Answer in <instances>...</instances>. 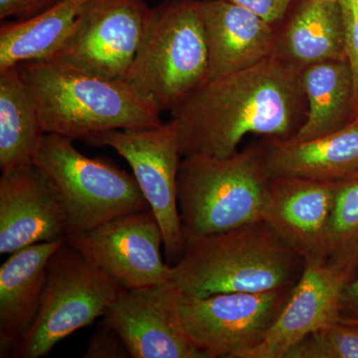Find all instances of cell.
I'll return each mask as SVG.
<instances>
[{
	"mask_svg": "<svg viewBox=\"0 0 358 358\" xmlns=\"http://www.w3.org/2000/svg\"><path fill=\"white\" fill-rule=\"evenodd\" d=\"M45 134L18 66L0 72V169L32 164Z\"/></svg>",
	"mask_w": 358,
	"mask_h": 358,
	"instance_id": "cell-22",
	"label": "cell"
},
{
	"mask_svg": "<svg viewBox=\"0 0 358 358\" xmlns=\"http://www.w3.org/2000/svg\"><path fill=\"white\" fill-rule=\"evenodd\" d=\"M285 358H358V324L341 320L303 339Z\"/></svg>",
	"mask_w": 358,
	"mask_h": 358,
	"instance_id": "cell-24",
	"label": "cell"
},
{
	"mask_svg": "<svg viewBox=\"0 0 358 358\" xmlns=\"http://www.w3.org/2000/svg\"><path fill=\"white\" fill-rule=\"evenodd\" d=\"M67 241L124 289L169 282L171 266L162 255L164 236L150 208L72 233L67 235Z\"/></svg>",
	"mask_w": 358,
	"mask_h": 358,
	"instance_id": "cell-11",
	"label": "cell"
},
{
	"mask_svg": "<svg viewBox=\"0 0 358 358\" xmlns=\"http://www.w3.org/2000/svg\"><path fill=\"white\" fill-rule=\"evenodd\" d=\"M229 1L248 9L275 27L285 20L293 6V0H229Z\"/></svg>",
	"mask_w": 358,
	"mask_h": 358,
	"instance_id": "cell-28",
	"label": "cell"
},
{
	"mask_svg": "<svg viewBox=\"0 0 358 358\" xmlns=\"http://www.w3.org/2000/svg\"><path fill=\"white\" fill-rule=\"evenodd\" d=\"M17 66L45 134L87 141L108 131L162 124L159 110L127 82L92 76L50 60Z\"/></svg>",
	"mask_w": 358,
	"mask_h": 358,
	"instance_id": "cell-3",
	"label": "cell"
},
{
	"mask_svg": "<svg viewBox=\"0 0 358 358\" xmlns=\"http://www.w3.org/2000/svg\"><path fill=\"white\" fill-rule=\"evenodd\" d=\"M150 11L143 0H92L46 60L92 76L126 82Z\"/></svg>",
	"mask_w": 358,
	"mask_h": 358,
	"instance_id": "cell-10",
	"label": "cell"
},
{
	"mask_svg": "<svg viewBox=\"0 0 358 358\" xmlns=\"http://www.w3.org/2000/svg\"><path fill=\"white\" fill-rule=\"evenodd\" d=\"M305 263L264 221L185 240L171 267L178 293L208 296L292 289Z\"/></svg>",
	"mask_w": 358,
	"mask_h": 358,
	"instance_id": "cell-2",
	"label": "cell"
},
{
	"mask_svg": "<svg viewBox=\"0 0 358 358\" xmlns=\"http://www.w3.org/2000/svg\"><path fill=\"white\" fill-rule=\"evenodd\" d=\"M86 141L92 147L113 148L127 160L159 221L166 262L173 266L185 246L178 197V176L182 157L176 122L171 119L154 128L114 129L96 134Z\"/></svg>",
	"mask_w": 358,
	"mask_h": 358,
	"instance_id": "cell-9",
	"label": "cell"
},
{
	"mask_svg": "<svg viewBox=\"0 0 358 358\" xmlns=\"http://www.w3.org/2000/svg\"><path fill=\"white\" fill-rule=\"evenodd\" d=\"M327 264L352 278L358 271V169L334 181Z\"/></svg>",
	"mask_w": 358,
	"mask_h": 358,
	"instance_id": "cell-23",
	"label": "cell"
},
{
	"mask_svg": "<svg viewBox=\"0 0 358 358\" xmlns=\"http://www.w3.org/2000/svg\"><path fill=\"white\" fill-rule=\"evenodd\" d=\"M67 237L14 252L0 267V341L13 343L32 327L38 313L52 256Z\"/></svg>",
	"mask_w": 358,
	"mask_h": 358,
	"instance_id": "cell-18",
	"label": "cell"
},
{
	"mask_svg": "<svg viewBox=\"0 0 358 358\" xmlns=\"http://www.w3.org/2000/svg\"><path fill=\"white\" fill-rule=\"evenodd\" d=\"M345 30L346 61L353 80L352 122L358 120V0H338Z\"/></svg>",
	"mask_w": 358,
	"mask_h": 358,
	"instance_id": "cell-25",
	"label": "cell"
},
{
	"mask_svg": "<svg viewBox=\"0 0 358 358\" xmlns=\"http://www.w3.org/2000/svg\"><path fill=\"white\" fill-rule=\"evenodd\" d=\"M86 358H127L131 357L128 348L119 334L102 320L93 336L90 338Z\"/></svg>",
	"mask_w": 358,
	"mask_h": 358,
	"instance_id": "cell-26",
	"label": "cell"
},
{
	"mask_svg": "<svg viewBox=\"0 0 358 358\" xmlns=\"http://www.w3.org/2000/svg\"><path fill=\"white\" fill-rule=\"evenodd\" d=\"M307 113L303 71L271 55L201 85L171 110V120L181 157H228L248 134L292 138Z\"/></svg>",
	"mask_w": 358,
	"mask_h": 358,
	"instance_id": "cell-1",
	"label": "cell"
},
{
	"mask_svg": "<svg viewBox=\"0 0 358 358\" xmlns=\"http://www.w3.org/2000/svg\"><path fill=\"white\" fill-rule=\"evenodd\" d=\"M268 178L336 181L358 169V120L336 133L310 141H264Z\"/></svg>",
	"mask_w": 358,
	"mask_h": 358,
	"instance_id": "cell-19",
	"label": "cell"
},
{
	"mask_svg": "<svg viewBox=\"0 0 358 358\" xmlns=\"http://www.w3.org/2000/svg\"><path fill=\"white\" fill-rule=\"evenodd\" d=\"M72 140L45 134L33 164L55 188L64 206L67 235L150 208L134 174L102 157H86Z\"/></svg>",
	"mask_w": 358,
	"mask_h": 358,
	"instance_id": "cell-6",
	"label": "cell"
},
{
	"mask_svg": "<svg viewBox=\"0 0 358 358\" xmlns=\"http://www.w3.org/2000/svg\"><path fill=\"white\" fill-rule=\"evenodd\" d=\"M67 237L64 206L38 167L26 164L0 178V254Z\"/></svg>",
	"mask_w": 358,
	"mask_h": 358,
	"instance_id": "cell-14",
	"label": "cell"
},
{
	"mask_svg": "<svg viewBox=\"0 0 358 358\" xmlns=\"http://www.w3.org/2000/svg\"><path fill=\"white\" fill-rule=\"evenodd\" d=\"M208 73L201 0H164L150 8L127 83L159 113L171 112Z\"/></svg>",
	"mask_w": 358,
	"mask_h": 358,
	"instance_id": "cell-5",
	"label": "cell"
},
{
	"mask_svg": "<svg viewBox=\"0 0 358 358\" xmlns=\"http://www.w3.org/2000/svg\"><path fill=\"white\" fill-rule=\"evenodd\" d=\"M275 28L272 56L285 64L303 71L327 61H346L338 0H299Z\"/></svg>",
	"mask_w": 358,
	"mask_h": 358,
	"instance_id": "cell-17",
	"label": "cell"
},
{
	"mask_svg": "<svg viewBox=\"0 0 358 358\" xmlns=\"http://www.w3.org/2000/svg\"><path fill=\"white\" fill-rule=\"evenodd\" d=\"M352 279L327 263L303 266L262 343L243 358H285L303 339L339 322L343 289Z\"/></svg>",
	"mask_w": 358,
	"mask_h": 358,
	"instance_id": "cell-15",
	"label": "cell"
},
{
	"mask_svg": "<svg viewBox=\"0 0 358 358\" xmlns=\"http://www.w3.org/2000/svg\"><path fill=\"white\" fill-rule=\"evenodd\" d=\"M124 291L66 239L49 262L36 319L13 343L11 357H46L63 339L103 317Z\"/></svg>",
	"mask_w": 358,
	"mask_h": 358,
	"instance_id": "cell-7",
	"label": "cell"
},
{
	"mask_svg": "<svg viewBox=\"0 0 358 358\" xmlns=\"http://www.w3.org/2000/svg\"><path fill=\"white\" fill-rule=\"evenodd\" d=\"M306 121L292 138L310 141L346 128L352 122L353 80L348 61H327L303 71Z\"/></svg>",
	"mask_w": 358,
	"mask_h": 358,
	"instance_id": "cell-20",
	"label": "cell"
},
{
	"mask_svg": "<svg viewBox=\"0 0 358 358\" xmlns=\"http://www.w3.org/2000/svg\"><path fill=\"white\" fill-rule=\"evenodd\" d=\"M341 320L358 324V271L343 289Z\"/></svg>",
	"mask_w": 358,
	"mask_h": 358,
	"instance_id": "cell-29",
	"label": "cell"
},
{
	"mask_svg": "<svg viewBox=\"0 0 358 358\" xmlns=\"http://www.w3.org/2000/svg\"><path fill=\"white\" fill-rule=\"evenodd\" d=\"M90 1L92 0H63L31 20L2 21L0 72L28 61L50 57Z\"/></svg>",
	"mask_w": 358,
	"mask_h": 358,
	"instance_id": "cell-21",
	"label": "cell"
},
{
	"mask_svg": "<svg viewBox=\"0 0 358 358\" xmlns=\"http://www.w3.org/2000/svg\"><path fill=\"white\" fill-rule=\"evenodd\" d=\"M268 178L263 141L228 157H182L178 197L185 240L262 221Z\"/></svg>",
	"mask_w": 358,
	"mask_h": 358,
	"instance_id": "cell-4",
	"label": "cell"
},
{
	"mask_svg": "<svg viewBox=\"0 0 358 358\" xmlns=\"http://www.w3.org/2000/svg\"><path fill=\"white\" fill-rule=\"evenodd\" d=\"M171 282L124 292L103 315L133 358H205L186 338Z\"/></svg>",
	"mask_w": 358,
	"mask_h": 358,
	"instance_id": "cell-13",
	"label": "cell"
},
{
	"mask_svg": "<svg viewBox=\"0 0 358 358\" xmlns=\"http://www.w3.org/2000/svg\"><path fill=\"white\" fill-rule=\"evenodd\" d=\"M334 201V181L270 178L262 221L305 265L327 264Z\"/></svg>",
	"mask_w": 358,
	"mask_h": 358,
	"instance_id": "cell-12",
	"label": "cell"
},
{
	"mask_svg": "<svg viewBox=\"0 0 358 358\" xmlns=\"http://www.w3.org/2000/svg\"><path fill=\"white\" fill-rule=\"evenodd\" d=\"M62 1L63 0H0V20H31Z\"/></svg>",
	"mask_w": 358,
	"mask_h": 358,
	"instance_id": "cell-27",
	"label": "cell"
},
{
	"mask_svg": "<svg viewBox=\"0 0 358 358\" xmlns=\"http://www.w3.org/2000/svg\"><path fill=\"white\" fill-rule=\"evenodd\" d=\"M208 80L252 67L272 55L275 28L229 0H201Z\"/></svg>",
	"mask_w": 358,
	"mask_h": 358,
	"instance_id": "cell-16",
	"label": "cell"
},
{
	"mask_svg": "<svg viewBox=\"0 0 358 358\" xmlns=\"http://www.w3.org/2000/svg\"><path fill=\"white\" fill-rule=\"evenodd\" d=\"M292 289L202 298L178 292L176 315L186 338L205 358H243L262 343Z\"/></svg>",
	"mask_w": 358,
	"mask_h": 358,
	"instance_id": "cell-8",
	"label": "cell"
}]
</instances>
